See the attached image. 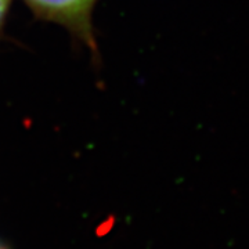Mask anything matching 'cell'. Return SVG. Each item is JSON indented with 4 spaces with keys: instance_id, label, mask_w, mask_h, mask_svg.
<instances>
[{
    "instance_id": "2",
    "label": "cell",
    "mask_w": 249,
    "mask_h": 249,
    "mask_svg": "<svg viewBox=\"0 0 249 249\" xmlns=\"http://www.w3.org/2000/svg\"><path fill=\"white\" fill-rule=\"evenodd\" d=\"M10 6H11V0H0V35L4 29L7 16H9Z\"/></svg>"
},
{
    "instance_id": "1",
    "label": "cell",
    "mask_w": 249,
    "mask_h": 249,
    "mask_svg": "<svg viewBox=\"0 0 249 249\" xmlns=\"http://www.w3.org/2000/svg\"><path fill=\"white\" fill-rule=\"evenodd\" d=\"M36 17L67 29L97 57L93 10L98 0H24Z\"/></svg>"
},
{
    "instance_id": "3",
    "label": "cell",
    "mask_w": 249,
    "mask_h": 249,
    "mask_svg": "<svg viewBox=\"0 0 249 249\" xmlns=\"http://www.w3.org/2000/svg\"><path fill=\"white\" fill-rule=\"evenodd\" d=\"M0 249H7V248H6L4 245H1V244H0Z\"/></svg>"
}]
</instances>
